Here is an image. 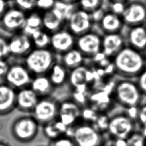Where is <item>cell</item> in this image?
Segmentation results:
<instances>
[{
	"instance_id": "cell-1",
	"label": "cell",
	"mask_w": 146,
	"mask_h": 146,
	"mask_svg": "<svg viewBox=\"0 0 146 146\" xmlns=\"http://www.w3.org/2000/svg\"><path fill=\"white\" fill-rule=\"evenodd\" d=\"M112 62L116 74L123 78H136L146 67L143 52L128 46H124Z\"/></svg>"
},
{
	"instance_id": "cell-2",
	"label": "cell",
	"mask_w": 146,
	"mask_h": 146,
	"mask_svg": "<svg viewBox=\"0 0 146 146\" xmlns=\"http://www.w3.org/2000/svg\"><path fill=\"white\" fill-rule=\"evenodd\" d=\"M123 78L115 82L112 92L114 102L124 108L139 106L142 103L143 95L136 81Z\"/></svg>"
},
{
	"instance_id": "cell-3",
	"label": "cell",
	"mask_w": 146,
	"mask_h": 146,
	"mask_svg": "<svg viewBox=\"0 0 146 146\" xmlns=\"http://www.w3.org/2000/svg\"><path fill=\"white\" fill-rule=\"evenodd\" d=\"M58 60V56L50 48H34L23 58V63L34 76L46 75Z\"/></svg>"
},
{
	"instance_id": "cell-4",
	"label": "cell",
	"mask_w": 146,
	"mask_h": 146,
	"mask_svg": "<svg viewBox=\"0 0 146 146\" xmlns=\"http://www.w3.org/2000/svg\"><path fill=\"white\" fill-rule=\"evenodd\" d=\"M40 126L31 115H23L13 121L10 132L14 140L22 143H27L36 137Z\"/></svg>"
},
{
	"instance_id": "cell-5",
	"label": "cell",
	"mask_w": 146,
	"mask_h": 146,
	"mask_svg": "<svg viewBox=\"0 0 146 146\" xmlns=\"http://www.w3.org/2000/svg\"><path fill=\"white\" fill-rule=\"evenodd\" d=\"M72 138L76 146H102L105 139L92 124L82 120L73 126Z\"/></svg>"
},
{
	"instance_id": "cell-6",
	"label": "cell",
	"mask_w": 146,
	"mask_h": 146,
	"mask_svg": "<svg viewBox=\"0 0 146 146\" xmlns=\"http://www.w3.org/2000/svg\"><path fill=\"white\" fill-rule=\"evenodd\" d=\"M59 103V101L52 96L40 98L31 115L42 126L57 119Z\"/></svg>"
},
{
	"instance_id": "cell-7",
	"label": "cell",
	"mask_w": 146,
	"mask_h": 146,
	"mask_svg": "<svg viewBox=\"0 0 146 146\" xmlns=\"http://www.w3.org/2000/svg\"><path fill=\"white\" fill-rule=\"evenodd\" d=\"M136 123L125 113H119L110 117L107 134L112 139H125L136 130Z\"/></svg>"
},
{
	"instance_id": "cell-8",
	"label": "cell",
	"mask_w": 146,
	"mask_h": 146,
	"mask_svg": "<svg viewBox=\"0 0 146 146\" xmlns=\"http://www.w3.org/2000/svg\"><path fill=\"white\" fill-rule=\"evenodd\" d=\"M94 26L90 14L76 6L68 17L65 26L76 37L91 30Z\"/></svg>"
},
{
	"instance_id": "cell-9",
	"label": "cell",
	"mask_w": 146,
	"mask_h": 146,
	"mask_svg": "<svg viewBox=\"0 0 146 146\" xmlns=\"http://www.w3.org/2000/svg\"><path fill=\"white\" fill-rule=\"evenodd\" d=\"M102 34L92 29L76 37L75 47L79 50L85 58L91 59L101 52Z\"/></svg>"
},
{
	"instance_id": "cell-10",
	"label": "cell",
	"mask_w": 146,
	"mask_h": 146,
	"mask_svg": "<svg viewBox=\"0 0 146 146\" xmlns=\"http://www.w3.org/2000/svg\"><path fill=\"white\" fill-rule=\"evenodd\" d=\"M125 26L146 25V3L144 0H129L121 14Z\"/></svg>"
},
{
	"instance_id": "cell-11",
	"label": "cell",
	"mask_w": 146,
	"mask_h": 146,
	"mask_svg": "<svg viewBox=\"0 0 146 146\" xmlns=\"http://www.w3.org/2000/svg\"><path fill=\"white\" fill-rule=\"evenodd\" d=\"M26 15L25 12L11 4L0 19V30L10 35L21 32L25 26Z\"/></svg>"
},
{
	"instance_id": "cell-12",
	"label": "cell",
	"mask_w": 146,
	"mask_h": 146,
	"mask_svg": "<svg viewBox=\"0 0 146 146\" xmlns=\"http://www.w3.org/2000/svg\"><path fill=\"white\" fill-rule=\"evenodd\" d=\"M33 77L23 63H14L10 64L4 79L6 84L18 91L29 87Z\"/></svg>"
},
{
	"instance_id": "cell-13",
	"label": "cell",
	"mask_w": 146,
	"mask_h": 146,
	"mask_svg": "<svg viewBox=\"0 0 146 146\" xmlns=\"http://www.w3.org/2000/svg\"><path fill=\"white\" fill-rule=\"evenodd\" d=\"M76 36L66 27L51 34L50 48L60 56L75 47Z\"/></svg>"
},
{
	"instance_id": "cell-14",
	"label": "cell",
	"mask_w": 146,
	"mask_h": 146,
	"mask_svg": "<svg viewBox=\"0 0 146 146\" xmlns=\"http://www.w3.org/2000/svg\"><path fill=\"white\" fill-rule=\"evenodd\" d=\"M9 47L10 56L23 59L34 48L31 38L21 31L11 35Z\"/></svg>"
},
{
	"instance_id": "cell-15",
	"label": "cell",
	"mask_w": 146,
	"mask_h": 146,
	"mask_svg": "<svg viewBox=\"0 0 146 146\" xmlns=\"http://www.w3.org/2000/svg\"><path fill=\"white\" fill-rule=\"evenodd\" d=\"M122 33L126 46L143 52L146 48V25H140L124 28Z\"/></svg>"
},
{
	"instance_id": "cell-16",
	"label": "cell",
	"mask_w": 146,
	"mask_h": 146,
	"mask_svg": "<svg viewBox=\"0 0 146 146\" xmlns=\"http://www.w3.org/2000/svg\"><path fill=\"white\" fill-rule=\"evenodd\" d=\"M125 46L122 32L102 34L101 51L109 59H112Z\"/></svg>"
},
{
	"instance_id": "cell-17",
	"label": "cell",
	"mask_w": 146,
	"mask_h": 146,
	"mask_svg": "<svg viewBox=\"0 0 146 146\" xmlns=\"http://www.w3.org/2000/svg\"><path fill=\"white\" fill-rule=\"evenodd\" d=\"M96 26L102 34L121 33L125 27L121 16L108 10Z\"/></svg>"
},
{
	"instance_id": "cell-18",
	"label": "cell",
	"mask_w": 146,
	"mask_h": 146,
	"mask_svg": "<svg viewBox=\"0 0 146 146\" xmlns=\"http://www.w3.org/2000/svg\"><path fill=\"white\" fill-rule=\"evenodd\" d=\"M112 95L101 88L92 90L88 96V105L99 113H107L113 106Z\"/></svg>"
},
{
	"instance_id": "cell-19",
	"label": "cell",
	"mask_w": 146,
	"mask_h": 146,
	"mask_svg": "<svg viewBox=\"0 0 146 146\" xmlns=\"http://www.w3.org/2000/svg\"><path fill=\"white\" fill-rule=\"evenodd\" d=\"M39 98L30 87L19 90L16 94V108L21 112L31 114Z\"/></svg>"
},
{
	"instance_id": "cell-20",
	"label": "cell",
	"mask_w": 146,
	"mask_h": 146,
	"mask_svg": "<svg viewBox=\"0 0 146 146\" xmlns=\"http://www.w3.org/2000/svg\"><path fill=\"white\" fill-rule=\"evenodd\" d=\"M17 91L6 83H0V116H5L16 108Z\"/></svg>"
},
{
	"instance_id": "cell-21",
	"label": "cell",
	"mask_w": 146,
	"mask_h": 146,
	"mask_svg": "<svg viewBox=\"0 0 146 146\" xmlns=\"http://www.w3.org/2000/svg\"><path fill=\"white\" fill-rule=\"evenodd\" d=\"M29 87L40 98L51 96L56 88L47 74L33 76Z\"/></svg>"
},
{
	"instance_id": "cell-22",
	"label": "cell",
	"mask_w": 146,
	"mask_h": 146,
	"mask_svg": "<svg viewBox=\"0 0 146 146\" xmlns=\"http://www.w3.org/2000/svg\"><path fill=\"white\" fill-rule=\"evenodd\" d=\"M58 56L60 58L59 59H58V61L68 71L84 64L86 59L82 53L76 47Z\"/></svg>"
},
{
	"instance_id": "cell-23",
	"label": "cell",
	"mask_w": 146,
	"mask_h": 146,
	"mask_svg": "<svg viewBox=\"0 0 146 146\" xmlns=\"http://www.w3.org/2000/svg\"><path fill=\"white\" fill-rule=\"evenodd\" d=\"M69 71L58 61L56 62L47 74L53 86L60 87L68 82Z\"/></svg>"
},
{
	"instance_id": "cell-24",
	"label": "cell",
	"mask_w": 146,
	"mask_h": 146,
	"mask_svg": "<svg viewBox=\"0 0 146 146\" xmlns=\"http://www.w3.org/2000/svg\"><path fill=\"white\" fill-rule=\"evenodd\" d=\"M42 29V12L35 9L26 15L25 24L21 32L31 36L36 30Z\"/></svg>"
},
{
	"instance_id": "cell-25",
	"label": "cell",
	"mask_w": 146,
	"mask_h": 146,
	"mask_svg": "<svg viewBox=\"0 0 146 146\" xmlns=\"http://www.w3.org/2000/svg\"><path fill=\"white\" fill-rule=\"evenodd\" d=\"M81 110L82 107L71 98L65 99L59 102L58 115L72 116L80 120Z\"/></svg>"
},
{
	"instance_id": "cell-26",
	"label": "cell",
	"mask_w": 146,
	"mask_h": 146,
	"mask_svg": "<svg viewBox=\"0 0 146 146\" xmlns=\"http://www.w3.org/2000/svg\"><path fill=\"white\" fill-rule=\"evenodd\" d=\"M89 68L90 66H88V65L84 64L69 71L67 83H68L71 90L78 86L87 83L86 75Z\"/></svg>"
},
{
	"instance_id": "cell-27",
	"label": "cell",
	"mask_w": 146,
	"mask_h": 146,
	"mask_svg": "<svg viewBox=\"0 0 146 146\" xmlns=\"http://www.w3.org/2000/svg\"><path fill=\"white\" fill-rule=\"evenodd\" d=\"M34 48H50L51 42V34L43 29L36 30L30 36Z\"/></svg>"
},
{
	"instance_id": "cell-28",
	"label": "cell",
	"mask_w": 146,
	"mask_h": 146,
	"mask_svg": "<svg viewBox=\"0 0 146 146\" xmlns=\"http://www.w3.org/2000/svg\"><path fill=\"white\" fill-rule=\"evenodd\" d=\"M106 0H78L76 6L88 13H91L104 6Z\"/></svg>"
},
{
	"instance_id": "cell-29",
	"label": "cell",
	"mask_w": 146,
	"mask_h": 146,
	"mask_svg": "<svg viewBox=\"0 0 146 146\" xmlns=\"http://www.w3.org/2000/svg\"><path fill=\"white\" fill-rule=\"evenodd\" d=\"M99 112L88 104L82 107L80 120L84 122L92 124L96 121Z\"/></svg>"
},
{
	"instance_id": "cell-30",
	"label": "cell",
	"mask_w": 146,
	"mask_h": 146,
	"mask_svg": "<svg viewBox=\"0 0 146 146\" xmlns=\"http://www.w3.org/2000/svg\"><path fill=\"white\" fill-rule=\"evenodd\" d=\"M110 117L107 113H99L96 121L92 124L93 126L101 133L107 134Z\"/></svg>"
},
{
	"instance_id": "cell-31",
	"label": "cell",
	"mask_w": 146,
	"mask_h": 146,
	"mask_svg": "<svg viewBox=\"0 0 146 146\" xmlns=\"http://www.w3.org/2000/svg\"><path fill=\"white\" fill-rule=\"evenodd\" d=\"M10 3L26 14L36 9V0H11Z\"/></svg>"
},
{
	"instance_id": "cell-32",
	"label": "cell",
	"mask_w": 146,
	"mask_h": 146,
	"mask_svg": "<svg viewBox=\"0 0 146 146\" xmlns=\"http://www.w3.org/2000/svg\"><path fill=\"white\" fill-rule=\"evenodd\" d=\"M128 146H145L146 139L140 131L135 130L127 138Z\"/></svg>"
},
{
	"instance_id": "cell-33",
	"label": "cell",
	"mask_w": 146,
	"mask_h": 146,
	"mask_svg": "<svg viewBox=\"0 0 146 146\" xmlns=\"http://www.w3.org/2000/svg\"><path fill=\"white\" fill-rule=\"evenodd\" d=\"M42 127L43 135L49 140H52L63 136V135L55 128L53 121L45 124L43 125Z\"/></svg>"
},
{
	"instance_id": "cell-34",
	"label": "cell",
	"mask_w": 146,
	"mask_h": 146,
	"mask_svg": "<svg viewBox=\"0 0 146 146\" xmlns=\"http://www.w3.org/2000/svg\"><path fill=\"white\" fill-rule=\"evenodd\" d=\"M47 146H76V145L72 137L63 135L55 139L49 140Z\"/></svg>"
},
{
	"instance_id": "cell-35",
	"label": "cell",
	"mask_w": 146,
	"mask_h": 146,
	"mask_svg": "<svg viewBox=\"0 0 146 146\" xmlns=\"http://www.w3.org/2000/svg\"><path fill=\"white\" fill-rule=\"evenodd\" d=\"M10 56L9 38L0 34V59H7Z\"/></svg>"
},
{
	"instance_id": "cell-36",
	"label": "cell",
	"mask_w": 146,
	"mask_h": 146,
	"mask_svg": "<svg viewBox=\"0 0 146 146\" xmlns=\"http://www.w3.org/2000/svg\"><path fill=\"white\" fill-rule=\"evenodd\" d=\"M127 2H106L105 7L107 10H110L118 15H121V14H123L124 10Z\"/></svg>"
},
{
	"instance_id": "cell-37",
	"label": "cell",
	"mask_w": 146,
	"mask_h": 146,
	"mask_svg": "<svg viewBox=\"0 0 146 146\" xmlns=\"http://www.w3.org/2000/svg\"><path fill=\"white\" fill-rule=\"evenodd\" d=\"M136 124L139 128L146 127V103H141L139 106L138 116L136 120Z\"/></svg>"
},
{
	"instance_id": "cell-38",
	"label": "cell",
	"mask_w": 146,
	"mask_h": 146,
	"mask_svg": "<svg viewBox=\"0 0 146 146\" xmlns=\"http://www.w3.org/2000/svg\"><path fill=\"white\" fill-rule=\"evenodd\" d=\"M56 0H36V9L43 12L54 7Z\"/></svg>"
},
{
	"instance_id": "cell-39",
	"label": "cell",
	"mask_w": 146,
	"mask_h": 146,
	"mask_svg": "<svg viewBox=\"0 0 146 146\" xmlns=\"http://www.w3.org/2000/svg\"><path fill=\"white\" fill-rule=\"evenodd\" d=\"M136 82L143 96H146V67L137 76Z\"/></svg>"
},
{
	"instance_id": "cell-40",
	"label": "cell",
	"mask_w": 146,
	"mask_h": 146,
	"mask_svg": "<svg viewBox=\"0 0 146 146\" xmlns=\"http://www.w3.org/2000/svg\"><path fill=\"white\" fill-rule=\"evenodd\" d=\"M106 10L107 9L104 5V6L92 12L91 13H90L91 19L93 21L95 26H96L98 23V22L100 21V20L102 19Z\"/></svg>"
},
{
	"instance_id": "cell-41",
	"label": "cell",
	"mask_w": 146,
	"mask_h": 146,
	"mask_svg": "<svg viewBox=\"0 0 146 146\" xmlns=\"http://www.w3.org/2000/svg\"><path fill=\"white\" fill-rule=\"evenodd\" d=\"M139 106H132L125 108L124 113L132 120L136 123L139 113Z\"/></svg>"
},
{
	"instance_id": "cell-42",
	"label": "cell",
	"mask_w": 146,
	"mask_h": 146,
	"mask_svg": "<svg viewBox=\"0 0 146 146\" xmlns=\"http://www.w3.org/2000/svg\"><path fill=\"white\" fill-rule=\"evenodd\" d=\"M10 64L6 59H0V78H3L7 74Z\"/></svg>"
},
{
	"instance_id": "cell-43",
	"label": "cell",
	"mask_w": 146,
	"mask_h": 146,
	"mask_svg": "<svg viewBox=\"0 0 146 146\" xmlns=\"http://www.w3.org/2000/svg\"><path fill=\"white\" fill-rule=\"evenodd\" d=\"M53 123L55 128L63 135H65L66 131L67 130L68 127L65 125L60 120L58 119H56L54 121H53Z\"/></svg>"
},
{
	"instance_id": "cell-44",
	"label": "cell",
	"mask_w": 146,
	"mask_h": 146,
	"mask_svg": "<svg viewBox=\"0 0 146 146\" xmlns=\"http://www.w3.org/2000/svg\"><path fill=\"white\" fill-rule=\"evenodd\" d=\"M10 6L11 3L10 1L7 0H0V19Z\"/></svg>"
},
{
	"instance_id": "cell-45",
	"label": "cell",
	"mask_w": 146,
	"mask_h": 146,
	"mask_svg": "<svg viewBox=\"0 0 146 146\" xmlns=\"http://www.w3.org/2000/svg\"><path fill=\"white\" fill-rule=\"evenodd\" d=\"M114 146H128L127 139H112Z\"/></svg>"
},
{
	"instance_id": "cell-46",
	"label": "cell",
	"mask_w": 146,
	"mask_h": 146,
	"mask_svg": "<svg viewBox=\"0 0 146 146\" xmlns=\"http://www.w3.org/2000/svg\"><path fill=\"white\" fill-rule=\"evenodd\" d=\"M102 146H114L113 139L110 137H108L107 139L105 138Z\"/></svg>"
},
{
	"instance_id": "cell-47",
	"label": "cell",
	"mask_w": 146,
	"mask_h": 146,
	"mask_svg": "<svg viewBox=\"0 0 146 146\" xmlns=\"http://www.w3.org/2000/svg\"><path fill=\"white\" fill-rule=\"evenodd\" d=\"M58 2H60L63 3L68 4V5H76L78 0H56Z\"/></svg>"
},
{
	"instance_id": "cell-48",
	"label": "cell",
	"mask_w": 146,
	"mask_h": 146,
	"mask_svg": "<svg viewBox=\"0 0 146 146\" xmlns=\"http://www.w3.org/2000/svg\"><path fill=\"white\" fill-rule=\"evenodd\" d=\"M139 130L140 131V132H141V133L143 134L144 137L146 139V127H141L139 129Z\"/></svg>"
},
{
	"instance_id": "cell-49",
	"label": "cell",
	"mask_w": 146,
	"mask_h": 146,
	"mask_svg": "<svg viewBox=\"0 0 146 146\" xmlns=\"http://www.w3.org/2000/svg\"><path fill=\"white\" fill-rule=\"evenodd\" d=\"M0 146H11V145L6 141L3 140H0Z\"/></svg>"
},
{
	"instance_id": "cell-50",
	"label": "cell",
	"mask_w": 146,
	"mask_h": 146,
	"mask_svg": "<svg viewBox=\"0 0 146 146\" xmlns=\"http://www.w3.org/2000/svg\"><path fill=\"white\" fill-rule=\"evenodd\" d=\"M129 0H106V2H127Z\"/></svg>"
},
{
	"instance_id": "cell-51",
	"label": "cell",
	"mask_w": 146,
	"mask_h": 146,
	"mask_svg": "<svg viewBox=\"0 0 146 146\" xmlns=\"http://www.w3.org/2000/svg\"><path fill=\"white\" fill-rule=\"evenodd\" d=\"M143 55H144V59H145V60L146 62V48L145 49V50L143 52Z\"/></svg>"
},
{
	"instance_id": "cell-52",
	"label": "cell",
	"mask_w": 146,
	"mask_h": 146,
	"mask_svg": "<svg viewBox=\"0 0 146 146\" xmlns=\"http://www.w3.org/2000/svg\"><path fill=\"white\" fill-rule=\"evenodd\" d=\"M7 1H10V2H11V0H7Z\"/></svg>"
},
{
	"instance_id": "cell-53",
	"label": "cell",
	"mask_w": 146,
	"mask_h": 146,
	"mask_svg": "<svg viewBox=\"0 0 146 146\" xmlns=\"http://www.w3.org/2000/svg\"><path fill=\"white\" fill-rule=\"evenodd\" d=\"M145 2V3H146V0H144Z\"/></svg>"
},
{
	"instance_id": "cell-54",
	"label": "cell",
	"mask_w": 146,
	"mask_h": 146,
	"mask_svg": "<svg viewBox=\"0 0 146 146\" xmlns=\"http://www.w3.org/2000/svg\"><path fill=\"white\" fill-rule=\"evenodd\" d=\"M145 146H146V145H145Z\"/></svg>"
}]
</instances>
